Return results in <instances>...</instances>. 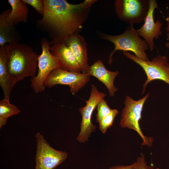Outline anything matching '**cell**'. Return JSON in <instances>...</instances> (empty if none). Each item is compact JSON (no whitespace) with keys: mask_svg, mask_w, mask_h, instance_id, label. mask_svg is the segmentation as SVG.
I'll return each instance as SVG.
<instances>
[{"mask_svg":"<svg viewBox=\"0 0 169 169\" xmlns=\"http://www.w3.org/2000/svg\"><path fill=\"white\" fill-rule=\"evenodd\" d=\"M106 95L104 93L99 91L94 85H91L90 95L86 101V105L79 109L82 120L80 131L77 140L80 142L84 143L88 141L91 133L96 128V126L91 122L92 114L100 101Z\"/></svg>","mask_w":169,"mask_h":169,"instance_id":"obj_10","label":"cell"},{"mask_svg":"<svg viewBox=\"0 0 169 169\" xmlns=\"http://www.w3.org/2000/svg\"><path fill=\"white\" fill-rule=\"evenodd\" d=\"M7 120L0 117V128L4 125L7 123Z\"/></svg>","mask_w":169,"mask_h":169,"instance_id":"obj_24","label":"cell"},{"mask_svg":"<svg viewBox=\"0 0 169 169\" xmlns=\"http://www.w3.org/2000/svg\"><path fill=\"white\" fill-rule=\"evenodd\" d=\"M65 43L73 53L83 73H89L90 66L88 65L87 44L84 38L77 33L69 37Z\"/></svg>","mask_w":169,"mask_h":169,"instance_id":"obj_13","label":"cell"},{"mask_svg":"<svg viewBox=\"0 0 169 169\" xmlns=\"http://www.w3.org/2000/svg\"><path fill=\"white\" fill-rule=\"evenodd\" d=\"M102 37L104 39L109 40L114 45V49L109 56L110 64L111 63L113 55L117 50L131 51L141 59L145 61L149 60L145 53V51L149 49L148 45L145 40L140 38L136 30L134 28L133 25H129L127 29L120 34H104Z\"/></svg>","mask_w":169,"mask_h":169,"instance_id":"obj_3","label":"cell"},{"mask_svg":"<svg viewBox=\"0 0 169 169\" xmlns=\"http://www.w3.org/2000/svg\"><path fill=\"white\" fill-rule=\"evenodd\" d=\"M124 55L141 66L147 76L143 85V93L147 84L151 81L159 79L169 84V63L166 56L159 55L151 61H145L128 52H123Z\"/></svg>","mask_w":169,"mask_h":169,"instance_id":"obj_5","label":"cell"},{"mask_svg":"<svg viewBox=\"0 0 169 169\" xmlns=\"http://www.w3.org/2000/svg\"><path fill=\"white\" fill-rule=\"evenodd\" d=\"M157 8L156 0H149L148 10L144 24L140 28L136 30L138 34L144 38L151 51L154 49V39H157L162 34L161 29L162 23L159 20L155 22L154 20V11Z\"/></svg>","mask_w":169,"mask_h":169,"instance_id":"obj_11","label":"cell"},{"mask_svg":"<svg viewBox=\"0 0 169 169\" xmlns=\"http://www.w3.org/2000/svg\"><path fill=\"white\" fill-rule=\"evenodd\" d=\"M11 6V11L6 18L7 23L15 27L20 23L27 21L28 13V8L23 0H8Z\"/></svg>","mask_w":169,"mask_h":169,"instance_id":"obj_16","label":"cell"},{"mask_svg":"<svg viewBox=\"0 0 169 169\" xmlns=\"http://www.w3.org/2000/svg\"><path fill=\"white\" fill-rule=\"evenodd\" d=\"M134 165V163L129 165H118L110 167L109 169H132Z\"/></svg>","mask_w":169,"mask_h":169,"instance_id":"obj_23","label":"cell"},{"mask_svg":"<svg viewBox=\"0 0 169 169\" xmlns=\"http://www.w3.org/2000/svg\"><path fill=\"white\" fill-rule=\"evenodd\" d=\"M97 113L96 115V121L99 123L103 118L111 112V109L104 98L101 99L97 106Z\"/></svg>","mask_w":169,"mask_h":169,"instance_id":"obj_20","label":"cell"},{"mask_svg":"<svg viewBox=\"0 0 169 169\" xmlns=\"http://www.w3.org/2000/svg\"><path fill=\"white\" fill-rule=\"evenodd\" d=\"M42 53L38 56V71L36 76L31 78V87L35 93L44 91L46 87L44 83L48 76L54 69L60 66L50 50V44L48 40L42 39Z\"/></svg>","mask_w":169,"mask_h":169,"instance_id":"obj_6","label":"cell"},{"mask_svg":"<svg viewBox=\"0 0 169 169\" xmlns=\"http://www.w3.org/2000/svg\"><path fill=\"white\" fill-rule=\"evenodd\" d=\"M15 84L9 73L8 54L6 45L0 46V85L3 91L4 98L9 100Z\"/></svg>","mask_w":169,"mask_h":169,"instance_id":"obj_15","label":"cell"},{"mask_svg":"<svg viewBox=\"0 0 169 169\" xmlns=\"http://www.w3.org/2000/svg\"><path fill=\"white\" fill-rule=\"evenodd\" d=\"M167 39L169 41V33H168L167 34ZM165 46L168 48H169V41L166 43L165 44Z\"/></svg>","mask_w":169,"mask_h":169,"instance_id":"obj_25","label":"cell"},{"mask_svg":"<svg viewBox=\"0 0 169 169\" xmlns=\"http://www.w3.org/2000/svg\"><path fill=\"white\" fill-rule=\"evenodd\" d=\"M50 50L60 68L67 71L80 73V66L73 53L65 43L58 42L50 45Z\"/></svg>","mask_w":169,"mask_h":169,"instance_id":"obj_12","label":"cell"},{"mask_svg":"<svg viewBox=\"0 0 169 169\" xmlns=\"http://www.w3.org/2000/svg\"><path fill=\"white\" fill-rule=\"evenodd\" d=\"M21 112L18 107L10 103L9 100L4 98L0 101V117L7 120L10 117Z\"/></svg>","mask_w":169,"mask_h":169,"instance_id":"obj_18","label":"cell"},{"mask_svg":"<svg viewBox=\"0 0 169 169\" xmlns=\"http://www.w3.org/2000/svg\"><path fill=\"white\" fill-rule=\"evenodd\" d=\"M149 95V94H147L138 100H135L130 97L126 96L124 101L125 107L122 110L120 124L122 128H127L136 131L142 140V145L150 147L152 145L154 139L152 137H147L143 134L139 123L144 105Z\"/></svg>","mask_w":169,"mask_h":169,"instance_id":"obj_4","label":"cell"},{"mask_svg":"<svg viewBox=\"0 0 169 169\" xmlns=\"http://www.w3.org/2000/svg\"><path fill=\"white\" fill-rule=\"evenodd\" d=\"M118 113L117 110L112 109L110 113L99 123V128L102 133H105L107 130L113 125L114 119Z\"/></svg>","mask_w":169,"mask_h":169,"instance_id":"obj_19","label":"cell"},{"mask_svg":"<svg viewBox=\"0 0 169 169\" xmlns=\"http://www.w3.org/2000/svg\"><path fill=\"white\" fill-rule=\"evenodd\" d=\"M132 169H155L153 166L147 165L145 160V155L141 154L137 157L136 161L134 163V165Z\"/></svg>","mask_w":169,"mask_h":169,"instance_id":"obj_22","label":"cell"},{"mask_svg":"<svg viewBox=\"0 0 169 169\" xmlns=\"http://www.w3.org/2000/svg\"><path fill=\"white\" fill-rule=\"evenodd\" d=\"M166 30L169 33V23L168 24L167 27L166 28Z\"/></svg>","mask_w":169,"mask_h":169,"instance_id":"obj_26","label":"cell"},{"mask_svg":"<svg viewBox=\"0 0 169 169\" xmlns=\"http://www.w3.org/2000/svg\"><path fill=\"white\" fill-rule=\"evenodd\" d=\"M149 7L148 0H122L115 2V9L122 20L133 25L144 20Z\"/></svg>","mask_w":169,"mask_h":169,"instance_id":"obj_9","label":"cell"},{"mask_svg":"<svg viewBox=\"0 0 169 169\" xmlns=\"http://www.w3.org/2000/svg\"><path fill=\"white\" fill-rule=\"evenodd\" d=\"M35 136L36 169H54L66 159L68 156L66 152L53 148L39 133H37Z\"/></svg>","mask_w":169,"mask_h":169,"instance_id":"obj_7","label":"cell"},{"mask_svg":"<svg viewBox=\"0 0 169 169\" xmlns=\"http://www.w3.org/2000/svg\"><path fill=\"white\" fill-rule=\"evenodd\" d=\"M26 4L33 7L35 10L42 16L44 14V0H23Z\"/></svg>","mask_w":169,"mask_h":169,"instance_id":"obj_21","label":"cell"},{"mask_svg":"<svg viewBox=\"0 0 169 169\" xmlns=\"http://www.w3.org/2000/svg\"><path fill=\"white\" fill-rule=\"evenodd\" d=\"M90 76L88 73L72 72L58 68L49 74L44 85L49 88L58 84L68 85L70 92L74 94L86 85L90 80Z\"/></svg>","mask_w":169,"mask_h":169,"instance_id":"obj_8","label":"cell"},{"mask_svg":"<svg viewBox=\"0 0 169 169\" xmlns=\"http://www.w3.org/2000/svg\"><path fill=\"white\" fill-rule=\"evenodd\" d=\"M11 10V9H7L0 15V46L8 44L19 43V35L15 27L9 25L6 21Z\"/></svg>","mask_w":169,"mask_h":169,"instance_id":"obj_17","label":"cell"},{"mask_svg":"<svg viewBox=\"0 0 169 169\" xmlns=\"http://www.w3.org/2000/svg\"><path fill=\"white\" fill-rule=\"evenodd\" d=\"M96 1L86 0L74 4L65 0H44V12L38 24L50 35V45L65 43L69 37L76 33L82 26L87 10Z\"/></svg>","mask_w":169,"mask_h":169,"instance_id":"obj_1","label":"cell"},{"mask_svg":"<svg viewBox=\"0 0 169 169\" xmlns=\"http://www.w3.org/2000/svg\"><path fill=\"white\" fill-rule=\"evenodd\" d=\"M9 74L16 83L25 78L35 76L38 56L29 46L19 43L6 44Z\"/></svg>","mask_w":169,"mask_h":169,"instance_id":"obj_2","label":"cell"},{"mask_svg":"<svg viewBox=\"0 0 169 169\" xmlns=\"http://www.w3.org/2000/svg\"><path fill=\"white\" fill-rule=\"evenodd\" d=\"M89 73L102 82L107 88L110 96H114L118 88L114 85V82L115 77L118 75L117 71H111L107 70L102 62L99 60L90 66Z\"/></svg>","mask_w":169,"mask_h":169,"instance_id":"obj_14","label":"cell"}]
</instances>
